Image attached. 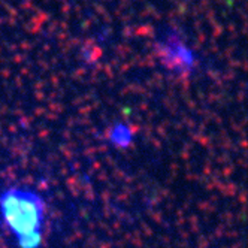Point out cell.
<instances>
[{"mask_svg": "<svg viewBox=\"0 0 248 248\" xmlns=\"http://www.w3.org/2000/svg\"><path fill=\"white\" fill-rule=\"evenodd\" d=\"M5 216L14 230H16L24 241L33 245V235L36 233L39 224V209L31 199L23 194H8L3 202Z\"/></svg>", "mask_w": 248, "mask_h": 248, "instance_id": "1", "label": "cell"}]
</instances>
